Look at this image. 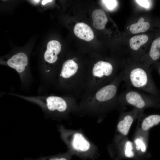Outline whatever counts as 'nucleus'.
Here are the masks:
<instances>
[{
  "label": "nucleus",
  "mask_w": 160,
  "mask_h": 160,
  "mask_svg": "<svg viewBox=\"0 0 160 160\" xmlns=\"http://www.w3.org/2000/svg\"><path fill=\"white\" fill-rule=\"evenodd\" d=\"M127 87L142 91L160 98V90L155 84L148 68L129 65L122 70Z\"/></svg>",
  "instance_id": "1"
},
{
  "label": "nucleus",
  "mask_w": 160,
  "mask_h": 160,
  "mask_svg": "<svg viewBox=\"0 0 160 160\" xmlns=\"http://www.w3.org/2000/svg\"><path fill=\"white\" fill-rule=\"evenodd\" d=\"M118 101L123 107L129 105L143 110L148 108L160 109V98L129 87L119 95Z\"/></svg>",
  "instance_id": "2"
},
{
  "label": "nucleus",
  "mask_w": 160,
  "mask_h": 160,
  "mask_svg": "<svg viewBox=\"0 0 160 160\" xmlns=\"http://www.w3.org/2000/svg\"><path fill=\"white\" fill-rule=\"evenodd\" d=\"M143 111L134 108L130 111H122L117 126V130L120 135L119 139L127 137L134 121L136 119H140L144 115Z\"/></svg>",
  "instance_id": "3"
},
{
  "label": "nucleus",
  "mask_w": 160,
  "mask_h": 160,
  "mask_svg": "<svg viewBox=\"0 0 160 160\" xmlns=\"http://www.w3.org/2000/svg\"><path fill=\"white\" fill-rule=\"evenodd\" d=\"M117 73L111 63L103 61H99L94 64L92 72L93 76L100 79L104 86L112 81L118 75Z\"/></svg>",
  "instance_id": "4"
},
{
  "label": "nucleus",
  "mask_w": 160,
  "mask_h": 160,
  "mask_svg": "<svg viewBox=\"0 0 160 160\" xmlns=\"http://www.w3.org/2000/svg\"><path fill=\"white\" fill-rule=\"evenodd\" d=\"M71 143L72 148L77 154L83 157H88L87 153L90 148V144L82 134L75 133L72 138Z\"/></svg>",
  "instance_id": "5"
},
{
  "label": "nucleus",
  "mask_w": 160,
  "mask_h": 160,
  "mask_svg": "<svg viewBox=\"0 0 160 160\" xmlns=\"http://www.w3.org/2000/svg\"><path fill=\"white\" fill-rule=\"evenodd\" d=\"M61 50V45L59 41L56 40L49 41L44 55L45 61L49 64L55 63L57 60V55Z\"/></svg>",
  "instance_id": "6"
},
{
  "label": "nucleus",
  "mask_w": 160,
  "mask_h": 160,
  "mask_svg": "<svg viewBox=\"0 0 160 160\" xmlns=\"http://www.w3.org/2000/svg\"><path fill=\"white\" fill-rule=\"evenodd\" d=\"M10 67L15 69L19 73H23L28 64L27 55L23 52H19L12 56L7 62Z\"/></svg>",
  "instance_id": "7"
},
{
  "label": "nucleus",
  "mask_w": 160,
  "mask_h": 160,
  "mask_svg": "<svg viewBox=\"0 0 160 160\" xmlns=\"http://www.w3.org/2000/svg\"><path fill=\"white\" fill-rule=\"evenodd\" d=\"M45 103L46 108L50 111L63 112L65 111L67 108L66 101L58 96H50L47 97Z\"/></svg>",
  "instance_id": "8"
},
{
  "label": "nucleus",
  "mask_w": 160,
  "mask_h": 160,
  "mask_svg": "<svg viewBox=\"0 0 160 160\" xmlns=\"http://www.w3.org/2000/svg\"><path fill=\"white\" fill-rule=\"evenodd\" d=\"M160 124V114H152L145 116L142 119L136 131L143 133L149 132L150 129Z\"/></svg>",
  "instance_id": "9"
},
{
  "label": "nucleus",
  "mask_w": 160,
  "mask_h": 160,
  "mask_svg": "<svg viewBox=\"0 0 160 160\" xmlns=\"http://www.w3.org/2000/svg\"><path fill=\"white\" fill-rule=\"evenodd\" d=\"M75 34L79 38L86 41H89L94 38L93 32L91 27L83 23H79L74 28Z\"/></svg>",
  "instance_id": "10"
},
{
  "label": "nucleus",
  "mask_w": 160,
  "mask_h": 160,
  "mask_svg": "<svg viewBox=\"0 0 160 160\" xmlns=\"http://www.w3.org/2000/svg\"><path fill=\"white\" fill-rule=\"evenodd\" d=\"M78 69V65L73 59L68 60L63 65L60 76L64 79H70L76 74Z\"/></svg>",
  "instance_id": "11"
},
{
  "label": "nucleus",
  "mask_w": 160,
  "mask_h": 160,
  "mask_svg": "<svg viewBox=\"0 0 160 160\" xmlns=\"http://www.w3.org/2000/svg\"><path fill=\"white\" fill-rule=\"evenodd\" d=\"M93 24L94 26L98 30L104 29L108 19L105 12L100 9L94 11L92 14Z\"/></svg>",
  "instance_id": "12"
},
{
  "label": "nucleus",
  "mask_w": 160,
  "mask_h": 160,
  "mask_svg": "<svg viewBox=\"0 0 160 160\" xmlns=\"http://www.w3.org/2000/svg\"><path fill=\"white\" fill-rule=\"evenodd\" d=\"M151 63L156 61L160 58V36L155 39L153 41L149 53Z\"/></svg>",
  "instance_id": "13"
},
{
  "label": "nucleus",
  "mask_w": 160,
  "mask_h": 160,
  "mask_svg": "<svg viewBox=\"0 0 160 160\" xmlns=\"http://www.w3.org/2000/svg\"><path fill=\"white\" fill-rule=\"evenodd\" d=\"M144 18L141 17L137 23L131 25L129 27L131 32L135 34L147 31L150 27V24L148 22H144Z\"/></svg>",
  "instance_id": "14"
},
{
  "label": "nucleus",
  "mask_w": 160,
  "mask_h": 160,
  "mask_svg": "<svg viewBox=\"0 0 160 160\" xmlns=\"http://www.w3.org/2000/svg\"><path fill=\"white\" fill-rule=\"evenodd\" d=\"M148 36L145 34L135 36L132 37L129 40V45L133 50H137L141 46L145 43L148 40Z\"/></svg>",
  "instance_id": "15"
},
{
  "label": "nucleus",
  "mask_w": 160,
  "mask_h": 160,
  "mask_svg": "<svg viewBox=\"0 0 160 160\" xmlns=\"http://www.w3.org/2000/svg\"><path fill=\"white\" fill-rule=\"evenodd\" d=\"M69 156L66 154H61L51 156L41 157L35 159H25L24 160H69Z\"/></svg>",
  "instance_id": "16"
},
{
  "label": "nucleus",
  "mask_w": 160,
  "mask_h": 160,
  "mask_svg": "<svg viewBox=\"0 0 160 160\" xmlns=\"http://www.w3.org/2000/svg\"><path fill=\"white\" fill-rule=\"evenodd\" d=\"M106 7L110 10L113 9L116 5V1L113 0H102Z\"/></svg>",
  "instance_id": "17"
},
{
  "label": "nucleus",
  "mask_w": 160,
  "mask_h": 160,
  "mask_svg": "<svg viewBox=\"0 0 160 160\" xmlns=\"http://www.w3.org/2000/svg\"><path fill=\"white\" fill-rule=\"evenodd\" d=\"M135 1L140 5L145 8H148L150 6V1L137 0Z\"/></svg>",
  "instance_id": "18"
},
{
  "label": "nucleus",
  "mask_w": 160,
  "mask_h": 160,
  "mask_svg": "<svg viewBox=\"0 0 160 160\" xmlns=\"http://www.w3.org/2000/svg\"><path fill=\"white\" fill-rule=\"evenodd\" d=\"M156 63V69L160 76V62H157Z\"/></svg>",
  "instance_id": "19"
},
{
  "label": "nucleus",
  "mask_w": 160,
  "mask_h": 160,
  "mask_svg": "<svg viewBox=\"0 0 160 160\" xmlns=\"http://www.w3.org/2000/svg\"><path fill=\"white\" fill-rule=\"evenodd\" d=\"M52 0H43L42 1V4L43 5H45V4H47V3L51 1H52Z\"/></svg>",
  "instance_id": "20"
},
{
  "label": "nucleus",
  "mask_w": 160,
  "mask_h": 160,
  "mask_svg": "<svg viewBox=\"0 0 160 160\" xmlns=\"http://www.w3.org/2000/svg\"><path fill=\"white\" fill-rule=\"evenodd\" d=\"M35 1V2H39V1H40V0H34V1Z\"/></svg>",
  "instance_id": "21"
}]
</instances>
